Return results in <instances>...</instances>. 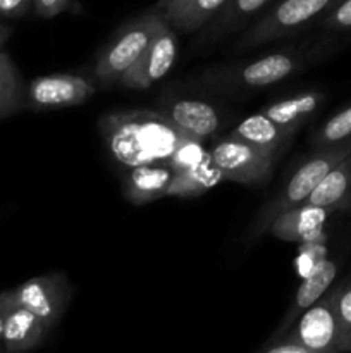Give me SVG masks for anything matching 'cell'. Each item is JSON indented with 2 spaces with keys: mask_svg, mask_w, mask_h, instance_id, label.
Wrapping results in <instances>:
<instances>
[{
  "mask_svg": "<svg viewBox=\"0 0 351 353\" xmlns=\"http://www.w3.org/2000/svg\"><path fill=\"white\" fill-rule=\"evenodd\" d=\"M98 130L110 155L124 169L169 164L184 137L160 110H119L103 116Z\"/></svg>",
  "mask_w": 351,
  "mask_h": 353,
  "instance_id": "cell-1",
  "label": "cell"
},
{
  "mask_svg": "<svg viewBox=\"0 0 351 353\" xmlns=\"http://www.w3.org/2000/svg\"><path fill=\"white\" fill-rule=\"evenodd\" d=\"M326 54V47H295L265 54L243 64L213 65L205 69L196 85L219 93H244L277 85L298 74Z\"/></svg>",
  "mask_w": 351,
  "mask_h": 353,
  "instance_id": "cell-2",
  "label": "cell"
},
{
  "mask_svg": "<svg viewBox=\"0 0 351 353\" xmlns=\"http://www.w3.org/2000/svg\"><path fill=\"white\" fill-rule=\"evenodd\" d=\"M351 154V140L343 141V143H334L327 145V147L315 148L312 155L299 165L291 176L284 188L272 196L255 216L251 224L248 226L246 236L244 241L251 243V241L258 240L268 233L272 221L277 216H281L286 210L298 207L308 200L312 195L313 190L320 185L323 178L330 172V169L336 164H339L346 155Z\"/></svg>",
  "mask_w": 351,
  "mask_h": 353,
  "instance_id": "cell-3",
  "label": "cell"
},
{
  "mask_svg": "<svg viewBox=\"0 0 351 353\" xmlns=\"http://www.w3.org/2000/svg\"><path fill=\"white\" fill-rule=\"evenodd\" d=\"M164 23H167L164 16L151 7L124 24L119 33L114 34L96 55L93 69L96 85L103 90L117 86L120 76L143 54L155 31Z\"/></svg>",
  "mask_w": 351,
  "mask_h": 353,
  "instance_id": "cell-4",
  "label": "cell"
},
{
  "mask_svg": "<svg viewBox=\"0 0 351 353\" xmlns=\"http://www.w3.org/2000/svg\"><path fill=\"white\" fill-rule=\"evenodd\" d=\"M341 0H281L251 24L234 45L236 50L260 47L292 34L319 16H326Z\"/></svg>",
  "mask_w": 351,
  "mask_h": 353,
  "instance_id": "cell-5",
  "label": "cell"
},
{
  "mask_svg": "<svg viewBox=\"0 0 351 353\" xmlns=\"http://www.w3.org/2000/svg\"><path fill=\"white\" fill-rule=\"evenodd\" d=\"M210 161L219 169L224 181L262 185L270 178L277 159L241 138L227 134L212 147Z\"/></svg>",
  "mask_w": 351,
  "mask_h": 353,
  "instance_id": "cell-6",
  "label": "cell"
},
{
  "mask_svg": "<svg viewBox=\"0 0 351 353\" xmlns=\"http://www.w3.org/2000/svg\"><path fill=\"white\" fill-rule=\"evenodd\" d=\"M10 292L14 302L26 307L50 327L61 323L72 299V285L64 272L34 276Z\"/></svg>",
  "mask_w": 351,
  "mask_h": 353,
  "instance_id": "cell-7",
  "label": "cell"
},
{
  "mask_svg": "<svg viewBox=\"0 0 351 353\" xmlns=\"http://www.w3.org/2000/svg\"><path fill=\"white\" fill-rule=\"evenodd\" d=\"M96 93V86L88 78L71 72L36 76L26 85L24 109L50 110L76 107L88 102Z\"/></svg>",
  "mask_w": 351,
  "mask_h": 353,
  "instance_id": "cell-8",
  "label": "cell"
},
{
  "mask_svg": "<svg viewBox=\"0 0 351 353\" xmlns=\"http://www.w3.org/2000/svg\"><path fill=\"white\" fill-rule=\"evenodd\" d=\"M176 59H178V37L174 28L169 23H164L155 31L143 54L120 76L117 85L134 92L148 90L171 71Z\"/></svg>",
  "mask_w": 351,
  "mask_h": 353,
  "instance_id": "cell-9",
  "label": "cell"
},
{
  "mask_svg": "<svg viewBox=\"0 0 351 353\" xmlns=\"http://www.w3.org/2000/svg\"><path fill=\"white\" fill-rule=\"evenodd\" d=\"M284 334L301 343L310 353H343L339 321L329 292L308 307Z\"/></svg>",
  "mask_w": 351,
  "mask_h": 353,
  "instance_id": "cell-10",
  "label": "cell"
},
{
  "mask_svg": "<svg viewBox=\"0 0 351 353\" xmlns=\"http://www.w3.org/2000/svg\"><path fill=\"white\" fill-rule=\"evenodd\" d=\"M337 271H339V264L334 259H323V261H320L315 265V269L303 279L299 288L296 290L291 305L286 310L277 330L274 331V334L268 340H277V338H281L308 307H312L317 300L322 299L329 292L330 286L334 285V281H336Z\"/></svg>",
  "mask_w": 351,
  "mask_h": 353,
  "instance_id": "cell-11",
  "label": "cell"
},
{
  "mask_svg": "<svg viewBox=\"0 0 351 353\" xmlns=\"http://www.w3.org/2000/svg\"><path fill=\"white\" fill-rule=\"evenodd\" d=\"M162 114L184 134L198 140L212 137L220 126V114L212 103L196 99H174L160 107Z\"/></svg>",
  "mask_w": 351,
  "mask_h": 353,
  "instance_id": "cell-12",
  "label": "cell"
},
{
  "mask_svg": "<svg viewBox=\"0 0 351 353\" xmlns=\"http://www.w3.org/2000/svg\"><path fill=\"white\" fill-rule=\"evenodd\" d=\"M332 214L337 212L329 207L305 202L275 217L268 228V233L286 243H301L319 233Z\"/></svg>",
  "mask_w": 351,
  "mask_h": 353,
  "instance_id": "cell-13",
  "label": "cell"
},
{
  "mask_svg": "<svg viewBox=\"0 0 351 353\" xmlns=\"http://www.w3.org/2000/svg\"><path fill=\"white\" fill-rule=\"evenodd\" d=\"M52 327L34 316L26 307L14 302L9 307L3 324V352L23 353L34 350L45 341Z\"/></svg>",
  "mask_w": 351,
  "mask_h": 353,
  "instance_id": "cell-14",
  "label": "cell"
},
{
  "mask_svg": "<svg viewBox=\"0 0 351 353\" xmlns=\"http://www.w3.org/2000/svg\"><path fill=\"white\" fill-rule=\"evenodd\" d=\"M174 169L169 164H143L126 171L123 179L124 199L133 205H147L167 193Z\"/></svg>",
  "mask_w": 351,
  "mask_h": 353,
  "instance_id": "cell-15",
  "label": "cell"
},
{
  "mask_svg": "<svg viewBox=\"0 0 351 353\" xmlns=\"http://www.w3.org/2000/svg\"><path fill=\"white\" fill-rule=\"evenodd\" d=\"M326 100L327 95L322 90H305V92L268 103L260 112H264L286 130L299 133V130L308 124L312 117L322 109Z\"/></svg>",
  "mask_w": 351,
  "mask_h": 353,
  "instance_id": "cell-16",
  "label": "cell"
},
{
  "mask_svg": "<svg viewBox=\"0 0 351 353\" xmlns=\"http://www.w3.org/2000/svg\"><path fill=\"white\" fill-rule=\"evenodd\" d=\"M229 134L248 141L253 147L268 152L275 159L288 150L292 138L296 137V133L282 128L281 124L272 121L264 112H257L244 117Z\"/></svg>",
  "mask_w": 351,
  "mask_h": 353,
  "instance_id": "cell-17",
  "label": "cell"
},
{
  "mask_svg": "<svg viewBox=\"0 0 351 353\" xmlns=\"http://www.w3.org/2000/svg\"><path fill=\"white\" fill-rule=\"evenodd\" d=\"M306 203L329 207L336 212L351 210V154L330 169Z\"/></svg>",
  "mask_w": 351,
  "mask_h": 353,
  "instance_id": "cell-18",
  "label": "cell"
},
{
  "mask_svg": "<svg viewBox=\"0 0 351 353\" xmlns=\"http://www.w3.org/2000/svg\"><path fill=\"white\" fill-rule=\"evenodd\" d=\"M270 0H227L222 9L209 21V28L202 33L200 41L209 43L233 33L243 26L251 16L260 12Z\"/></svg>",
  "mask_w": 351,
  "mask_h": 353,
  "instance_id": "cell-19",
  "label": "cell"
},
{
  "mask_svg": "<svg viewBox=\"0 0 351 353\" xmlns=\"http://www.w3.org/2000/svg\"><path fill=\"white\" fill-rule=\"evenodd\" d=\"M224 178L219 169L212 164L210 157L195 168L184 169V171L174 172L169 185L165 196H181V199H191L200 196L203 193L215 188Z\"/></svg>",
  "mask_w": 351,
  "mask_h": 353,
  "instance_id": "cell-20",
  "label": "cell"
},
{
  "mask_svg": "<svg viewBox=\"0 0 351 353\" xmlns=\"http://www.w3.org/2000/svg\"><path fill=\"white\" fill-rule=\"evenodd\" d=\"M24 92L26 86L12 57L2 50L0 52V121L24 109Z\"/></svg>",
  "mask_w": 351,
  "mask_h": 353,
  "instance_id": "cell-21",
  "label": "cell"
},
{
  "mask_svg": "<svg viewBox=\"0 0 351 353\" xmlns=\"http://www.w3.org/2000/svg\"><path fill=\"white\" fill-rule=\"evenodd\" d=\"M351 140V103L337 110L336 114L323 121L310 137L313 148L327 147V145L343 143Z\"/></svg>",
  "mask_w": 351,
  "mask_h": 353,
  "instance_id": "cell-22",
  "label": "cell"
},
{
  "mask_svg": "<svg viewBox=\"0 0 351 353\" xmlns=\"http://www.w3.org/2000/svg\"><path fill=\"white\" fill-rule=\"evenodd\" d=\"M227 0H193L171 23L174 30L181 33H195L205 26L226 3Z\"/></svg>",
  "mask_w": 351,
  "mask_h": 353,
  "instance_id": "cell-23",
  "label": "cell"
},
{
  "mask_svg": "<svg viewBox=\"0 0 351 353\" xmlns=\"http://www.w3.org/2000/svg\"><path fill=\"white\" fill-rule=\"evenodd\" d=\"M330 302L341 327V340H343V353H351V278L344 279L329 290Z\"/></svg>",
  "mask_w": 351,
  "mask_h": 353,
  "instance_id": "cell-24",
  "label": "cell"
},
{
  "mask_svg": "<svg viewBox=\"0 0 351 353\" xmlns=\"http://www.w3.org/2000/svg\"><path fill=\"white\" fill-rule=\"evenodd\" d=\"M209 157L210 150H206L205 145H203V140L184 134V137L181 138V141H179L176 152L172 154L169 165L174 169V172H179L202 164V162L206 161Z\"/></svg>",
  "mask_w": 351,
  "mask_h": 353,
  "instance_id": "cell-25",
  "label": "cell"
},
{
  "mask_svg": "<svg viewBox=\"0 0 351 353\" xmlns=\"http://www.w3.org/2000/svg\"><path fill=\"white\" fill-rule=\"evenodd\" d=\"M322 28L334 33L351 31V0H341L322 19Z\"/></svg>",
  "mask_w": 351,
  "mask_h": 353,
  "instance_id": "cell-26",
  "label": "cell"
},
{
  "mask_svg": "<svg viewBox=\"0 0 351 353\" xmlns=\"http://www.w3.org/2000/svg\"><path fill=\"white\" fill-rule=\"evenodd\" d=\"M74 6V0H33L34 14L43 19H52L58 14L69 12Z\"/></svg>",
  "mask_w": 351,
  "mask_h": 353,
  "instance_id": "cell-27",
  "label": "cell"
},
{
  "mask_svg": "<svg viewBox=\"0 0 351 353\" xmlns=\"http://www.w3.org/2000/svg\"><path fill=\"white\" fill-rule=\"evenodd\" d=\"M33 9V0H0V17L17 19Z\"/></svg>",
  "mask_w": 351,
  "mask_h": 353,
  "instance_id": "cell-28",
  "label": "cell"
},
{
  "mask_svg": "<svg viewBox=\"0 0 351 353\" xmlns=\"http://www.w3.org/2000/svg\"><path fill=\"white\" fill-rule=\"evenodd\" d=\"M191 2L193 0H158L153 9L158 10L164 16V19L171 24Z\"/></svg>",
  "mask_w": 351,
  "mask_h": 353,
  "instance_id": "cell-29",
  "label": "cell"
},
{
  "mask_svg": "<svg viewBox=\"0 0 351 353\" xmlns=\"http://www.w3.org/2000/svg\"><path fill=\"white\" fill-rule=\"evenodd\" d=\"M10 305H12V292L10 290L0 292V352H3V324Z\"/></svg>",
  "mask_w": 351,
  "mask_h": 353,
  "instance_id": "cell-30",
  "label": "cell"
},
{
  "mask_svg": "<svg viewBox=\"0 0 351 353\" xmlns=\"http://www.w3.org/2000/svg\"><path fill=\"white\" fill-rule=\"evenodd\" d=\"M10 34H12V28H10L9 24L0 23V52L3 50V47H6V43H7V40L10 38Z\"/></svg>",
  "mask_w": 351,
  "mask_h": 353,
  "instance_id": "cell-31",
  "label": "cell"
}]
</instances>
